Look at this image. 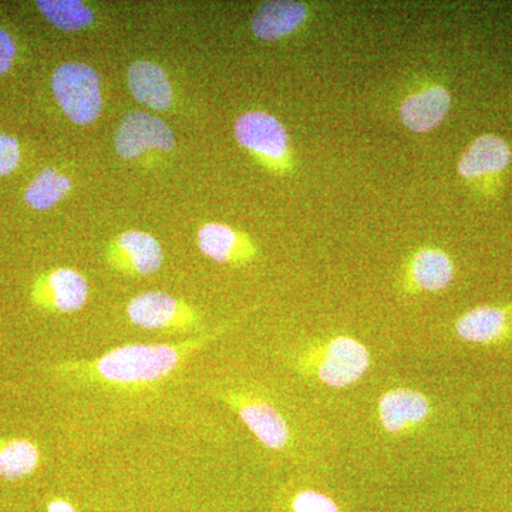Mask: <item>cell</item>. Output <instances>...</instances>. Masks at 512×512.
Here are the masks:
<instances>
[{
	"label": "cell",
	"instance_id": "obj_1",
	"mask_svg": "<svg viewBox=\"0 0 512 512\" xmlns=\"http://www.w3.org/2000/svg\"><path fill=\"white\" fill-rule=\"evenodd\" d=\"M220 332L177 343H130L99 357L57 366V373L80 386H99L120 392L150 389L173 376L181 366Z\"/></svg>",
	"mask_w": 512,
	"mask_h": 512
},
{
	"label": "cell",
	"instance_id": "obj_2",
	"mask_svg": "<svg viewBox=\"0 0 512 512\" xmlns=\"http://www.w3.org/2000/svg\"><path fill=\"white\" fill-rule=\"evenodd\" d=\"M53 94L63 113L74 124L86 126L99 119L103 109L100 77L86 63H64L52 79Z\"/></svg>",
	"mask_w": 512,
	"mask_h": 512
},
{
	"label": "cell",
	"instance_id": "obj_3",
	"mask_svg": "<svg viewBox=\"0 0 512 512\" xmlns=\"http://www.w3.org/2000/svg\"><path fill=\"white\" fill-rule=\"evenodd\" d=\"M127 316L136 328L151 332L188 333L200 328L194 309L161 291L140 293L131 299Z\"/></svg>",
	"mask_w": 512,
	"mask_h": 512
},
{
	"label": "cell",
	"instance_id": "obj_4",
	"mask_svg": "<svg viewBox=\"0 0 512 512\" xmlns=\"http://www.w3.org/2000/svg\"><path fill=\"white\" fill-rule=\"evenodd\" d=\"M114 147L124 160H133L150 150L170 151L175 147V136L170 126L153 114L131 111L121 120Z\"/></svg>",
	"mask_w": 512,
	"mask_h": 512
},
{
	"label": "cell",
	"instance_id": "obj_5",
	"mask_svg": "<svg viewBox=\"0 0 512 512\" xmlns=\"http://www.w3.org/2000/svg\"><path fill=\"white\" fill-rule=\"evenodd\" d=\"M239 146L268 163L289 164V137L284 124L264 111L242 114L234 127Z\"/></svg>",
	"mask_w": 512,
	"mask_h": 512
},
{
	"label": "cell",
	"instance_id": "obj_6",
	"mask_svg": "<svg viewBox=\"0 0 512 512\" xmlns=\"http://www.w3.org/2000/svg\"><path fill=\"white\" fill-rule=\"evenodd\" d=\"M110 264L128 275L147 276L160 271L164 262L163 248L153 235L143 231H127L114 242Z\"/></svg>",
	"mask_w": 512,
	"mask_h": 512
},
{
	"label": "cell",
	"instance_id": "obj_7",
	"mask_svg": "<svg viewBox=\"0 0 512 512\" xmlns=\"http://www.w3.org/2000/svg\"><path fill=\"white\" fill-rule=\"evenodd\" d=\"M369 367V353L355 339L338 338L330 342L322 363L319 377L333 387H345L365 375Z\"/></svg>",
	"mask_w": 512,
	"mask_h": 512
},
{
	"label": "cell",
	"instance_id": "obj_8",
	"mask_svg": "<svg viewBox=\"0 0 512 512\" xmlns=\"http://www.w3.org/2000/svg\"><path fill=\"white\" fill-rule=\"evenodd\" d=\"M37 298L42 305L59 313L80 311L89 299V284L72 268H59L40 282Z\"/></svg>",
	"mask_w": 512,
	"mask_h": 512
},
{
	"label": "cell",
	"instance_id": "obj_9",
	"mask_svg": "<svg viewBox=\"0 0 512 512\" xmlns=\"http://www.w3.org/2000/svg\"><path fill=\"white\" fill-rule=\"evenodd\" d=\"M451 106V94L441 86H430L412 94L400 104L403 126L412 133H427L440 126Z\"/></svg>",
	"mask_w": 512,
	"mask_h": 512
},
{
	"label": "cell",
	"instance_id": "obj_10",
	"mask_svg": "<svg viewBox=\"0 0 512 512\" xmlns=\"http://www.w3.org/2000/svg\"><path fill=\"white\" fill-rule=\"evenodd\" d=\"M309 10L305 3L266 2L256 10L251 20V30L258 39L272 42L292 35L308 20Z\"/></svg>",
	"mask_w": 512,
	"mask_h": 512
},
{
	"label": "cell",
	"instance_id": "obj_11",
	"mask_svg": "<svg viewBox=\"0 0 512 512\" xmlns=\"http://www.w3.org/2000/svg\"><path fill=\"white\" fill-rule=\"evenodd\" d=\"M128 89L134 99L153 110H167L173 104V89L163 67L140 60L128 67Z\"/></svg>",
	"mask_w": 512,
	"mask_h": 512
},
{
	"label": "cell",
	"instance_id": "obj_12",
	"mask_svg": "<svg viewBox=\"0 0 512 512\" xmlns=\"http://www.w3.org/2000/svg\"><path fill=\"white\" fill-rule=\"evenodd\" d=\"M237 410L241 420L265 447L281 450L288 444V424L274 406L254 400V402H237Z\"/></svg>",
	"mask_w": 512,
	"mask_h": 512
},
{
	"label": "cell",
	"instance_id": "obj_13",
	"mask_svg": "<svg viewBox=\"0 0 512 512\" xmlns=\"http://www.w3.org/2000/svg\"><path fill=\"white\" fill-rule=\"evenodd\" d=\"M511 161V150L503 138L494 134L478 137L458 161V173L477 178L503 171Z\"/></svg>",
	"mask_w": 512,
	"mask_h": 512
},
{
	"label": "cell",
	"instance_id": "obj_14",
	"mask_svg": "<svg viewBox=\"0 0 512 512\" xmlns=\"http://www.w3.org/2000/svg\"><path fill=\"white\" fill-rule=\"evenodd\" d=\"M379 414L384 429L397 433L426 419L429 414V402L419 392L394 390L384 394L380 400Z\"/></svg>",
	"mask_w": 512,
	"mask_h": 512
},
{
	"label": "cell",
	"instance_id": "obj_15",
	"mask_svg": "<svg viewBox=\"0 0 512 512\" xmlns=\"http://www.w3.org/2000/svg\"><path fill=\"white\" fill-rule=\"evenodd\" d=\"M40 463V451L28 439H0V478L18 481L32 476Z\"/></svg>",
	"mask_w": 512,
	"mask_h": 512
},
{
	"label": "cell",
	"instance_id": "obj_16",
	"mask_svg": "<svg viewBox=\"0 0 512 512\" xmlns=\"http://www.w3.org/2000/svg\"><path fill=\"white\" fill-rule=\"evenodd\" d=\"M507 325V316L501 309L481 306L461 316L457 322V333L467 342L488 343L500 338Z\"/></svg>",
	"mask_w": 512,
	"mask_h": 512
},
{
	"label": "cell",
	"instance_id": "obj_17",
	"mask_svg": "<svg viewBox=\"0 0 512 512\" xmlns=\"http://www.w3.org/2000/svg\"><path fill=\"white\" fill-rule=\"evenodd\" d=\"M453 275V262L439 249H423L414 256L412 276L421 289L441 291L450 284Z\"/></svg>",
	"mask_w": 512,
	"mask_h": 512
},
{
	"label": "cell",
	"instance_id": "obj_18",
	"mask_svg": "<svg viewBox=\"0 0 512 512\" xmlns=\"http://www.w3.org/2000/svg\"><path fill=\"white\" fill-rule=\"evenodd\" d=\"M198 247L202 254L220 264L238 261L241 256L248 255L239 248L237 232L228 225L218 224V222H211L200 228Z\"/></svg>",
	"mask_w": 512,
	"mask_h": 512
},
{
	"label": "cell",
	"instance_id": "obj_19",
	"mask_svg": "<svg viewBox=\"0 0 512 512\" xmlns=\"http://www.w3.org/2000/svg\"><path fill=\"white\" fill-rule=\"evenodd\" d=\"M37 8L57 29L76 32L94 22L93 10L79 0H39Z\"/></svg>",
	"mask_w": 512,
	"mask_h": 512
},
{
	"label": "cell",
	"instance_id": "obj_20",
	"mask_svg": "<svg viewBox=\"0 0 512 512\" xmlns=\"http://www.w3.org/2000/svg\"><path fill=\"white\" fill-rule=\"evenodd\" d=\"M72 190V181L67 175L46 168L37 175L25 192V201L36 211H47L62 201Z\"/></svg>",
	"mask_w": 512,
	"mask_h": 512
},
{
	"label": "cell",
	"instance_id": "obj_21",
	"mask_svg": "<svg viewBox=\"0 0 512 512\" xmlns=\"http://www.w3.org/2000/svg\"><path fill=\"white\" fill-rule=\"evenodd\" d=\"M293 512H339L335 501L315 491H303L293 500Z\"/></svg>",
	"mask_w": 512,
	"mask_h": 512
},
{
	"label": "cell",
	"instance_id": "obj_22",
	"mask_svg": "<svg viewBox=\"0 0 512 512\" xmlns=\"http://www.w3.org/2000/svg\"><path fill=\"white\" fill-rule=\"evenodd\" d=\"M20 161V147L16 138L0 134V177L16 170Z\"/></svg>",
	"mask_w": 512,
	"mask_h": 512
},
{
	"label": "cell",
	"instance_id": "obj_23",
	"mask_svg": "<svg viewBox=\"0 0 512 512\" xmlns=\"http://www.w3.org/2000/svg\"><path fill=\"white\" fill-rule=\"evenodd\" d=\"M16 55V46L12 36L0 29V76L8 73Z\"/></svg>",
	"mask_w": 512,
	"mask_h": 512
},
{
	"label": "cell",
	"instance_id": "obj_24",
	"mask_svg": "<svg viewBox=\"0 0 512 512\" xmlns=\"http://www.w3.org/2000/svg\"><path fill=\"white\" fill-rule=\"evenodd\" d=\"M47 512H76L69 501L62 500V498H55L47 505Z\"/></svg>",
	"mask_w": 512,
	"mask_h": 512
}]
</instances>
